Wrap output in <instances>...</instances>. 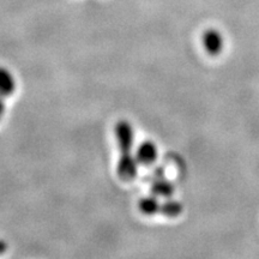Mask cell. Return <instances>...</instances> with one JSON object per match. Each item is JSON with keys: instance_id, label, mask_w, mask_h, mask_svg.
I'll return each mask as SVG.
<instances>
[{"instance_id": "obj_5", "label": "cell", "mask_w": 259, "mask_h": 259, "mask_svg": "<svg viewBox=\"0 0 259 259\" xmlns=\"http://www.w3.org/2000/svg\"><path fill=\"white\" fill-rule=\"evenodd\" d=\"M160 205L161 203L160 200H158V197L154 196V194L144 197V198H142L138 203L139 211L147 216L157 215V213L160 212Z\"/></svg>"}, {"instance_id": "obj_6", "label": "cell", "mask_w": 259, "mask_h": 259, "mask_svg": "<svg viewBox=\"0 0 259 259\" xmlns=\"http://www.w3.org/2000/svg\"><path fill=\"white\" fill-rule=\"evenodd\" d=\"M184 206L180 202H178L176 199L167 198L163 203H161L160 205V215L164 216L168 219H176L178 216H180L183 213Z\"/></svg>"}, {"instance_id": "obj_1", "label": "cell", "mask_w": 259, "mask_h": 259, "mask_svg": "<svg viewBox=\"0 0 259 259\" xmlns=\"http://www.w3.org/2000/svg\"><path fill=\"white\" fill-rule=\"evenodd\" d=\"M114 131L120 150L116 171L122 181H132L137 178L138 174V163L136 157L131 154L135 139L134 128L127 120H120L116 122Z\"/></svg>"}, {"instance_id": "obj_2", "label": "cell", "mask_w": 259, "mask_h": 259, "mask_svg": "<svg viewBox=\"0 0 259 259\" xmlns=\"http://www.w3.org/2000/svg\"><path fill=\"white\" fill-rule=\"evenodd\" d=\"M203 46L206 53L210 56H219L223 51L225 40L222 34L216 29H209L203 34Z\"/></svg>"}, {"instance_id": "obj_3", "label": "cell", "mask_w": 259, "mask_h": 259, "mask_svg": "<svg viewBox=\"0 0 259 259\" xmlns=\"http://www.w3.org/2000/svg\"><path fill=\"white\" fill-rule=\"evenodd\" d=\"M158 150L156 144L151 141L142 142L136 151V161L141 166H151L157 160Z\"/></svg>"}, {"instance_id": "obj_9", "label": "cell", "mask_w": 259, "mask_h": 259, "mask_svg": "<svg viewBox=\"0 0 259 259\" xmlns=\"http://www.w3.org/2000/svg\"><path fill=\"white\" fill-rule=\"evenodd\" d=\"M6 251V244L3 240H0V254L4 253Z\"/></svg>"}, {"instance_id": "obj_8", "label": "cell", "mask_w": 259, "mask_h": 259, "mask_svg": "<svg viewBox=\"0 0 259 259\" xmlns=\"http://www.w3.org/2000/svg\"><path fill=\"white\" fill-rule=\"evenodd\" d=\"M5 97H6V95H4V94L3 93H0V118H2V115H3V113H4V100H5Z\"/></svg>"}, {"instance_id": "obj_7", "label": "cell", "mask_w": 259, "mask_h": 259, "mask_svg": "<svg viewBox=\"0 0 259 259\" xmlns=\"http://www.w3.org/2000/svg\"><path fill=\"white\" fill-rule=\"evenodd\" d=\"M15 90V80L8 70L0 67V93L9 96Z\"/></svg>"}, {"instance_id": "obj_4", "label": "cell", "mask_w": 259, "mask_h": 259, "mask_svg": "<svg viewBox=\"0 0 259 259\" xmlns=\"http://www.w3.org/2000/svg\"><path fill=\"white\" fill-rule=\"evenodd\" d=\"M151 194L156 197H163V198H170L174 194V191H176V186L174 184L169 180L163 179H156L154 180V183L151 184Z\"/></svg>"}]
</instances>
